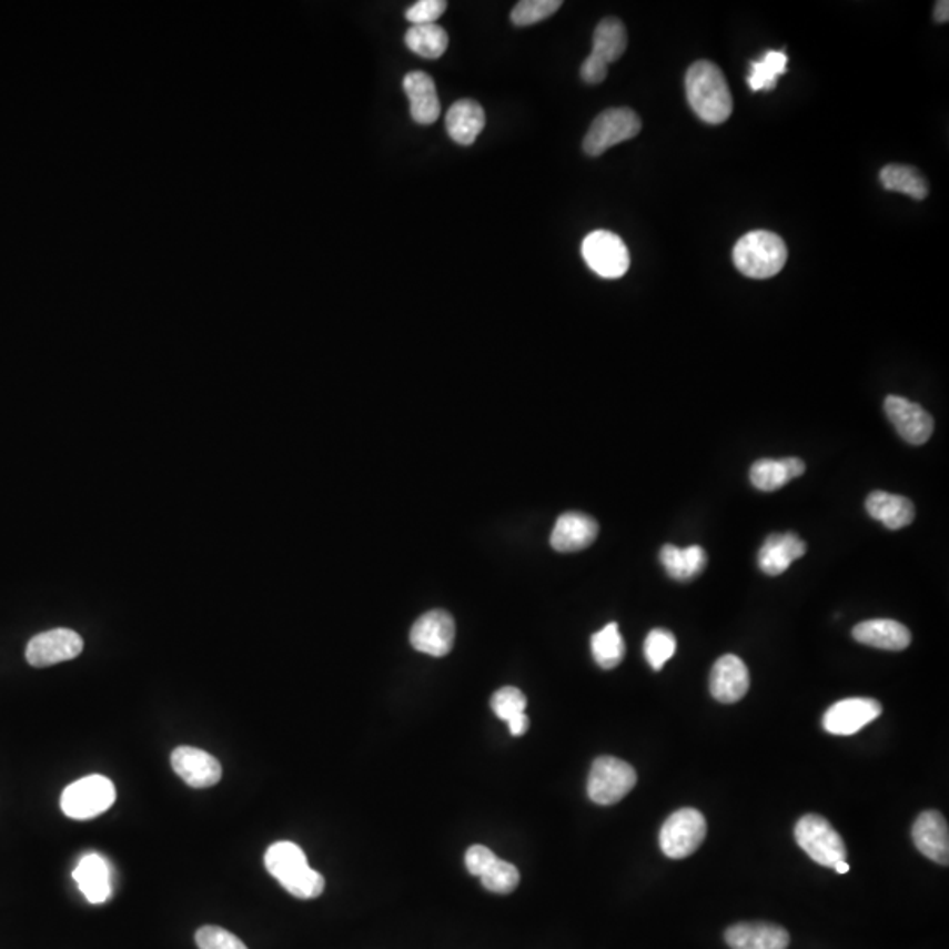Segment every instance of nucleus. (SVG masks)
Wrapping results in <instances>:
<instances>
[{"mask_svg": "<svg viewBox=\"0 0 949 949\" xmlns=\"http://www.w3.org/2000/svg\"><path fill=\"white\" fill-rule=\"evenodd\" d=\"M659 562L672 578L679 580V583H689L693 578L698 577L707 566V553L700 545L680 548L668 544L662 548Z\"/></svg>", "mask_w": 949, "mask_h": 949, "instance_id": "obj_27", "label": "nucleus"}, {"mask_svg": "<svg viewBox=\"0 0 949 949\" xmlns=\"http://www.w3.org/2000/svg\"><path fill=\"white\" fill-rule=\"evenodd\" d=\"M912 839L918 851L939 865L949 864V828L945 816L925 810L912 825Z\"/></svg>", "mask_w": 949, "mask_h": 949, "instance_id": "obj_16", "label": "nucleus"}, {"mask_svg": "<svg viewBox=\"0 0 949 949\" xmlns=\"http://www.w3.org/2000/svg\"><path fill=\"white\" fill-rule=\"evenodd\" d=\"M491 707L499 719L508 723V728H511V734L514 737L526 734L527 728H529V719L526 716L527 700L521 689L514 688V686H505V688L498 689L491 698Z\"/></svg>", "mask_w": 949, "mask_h": 949, "instance_id": "obj_28", "label": "nucleus"}, {"mask_svg": "<svg viewBox=\"0 0 949 949\" xmlns=\"http://www.w3.org/2000/svg\"><path fill=\"white\" fill-rule=\"evenodd\" d=\"M456 640V623L445 610H431L415 620L410 642L418 653L442 658L447 656Z\"/></svg>", "mask_w": 949, "mask_h": 949, "instance_id": "obj_11", "label": "nucleus"}, {"mask_svg": "<svg viewBox=\"0 0 949 949\" xmlns=\"http://www.w3.org/2000/svg\"><path fill=\"white\" fill-rule=\"evenodd\" d=\"M806 542L795 533H776L768 536L758 553V565L767 575L785 574L791 563L806 554Z\"/></svg>", "mask_w": 949, "mask_h": 949, "instance_id": "obj_20", "label": "nucleus"}, {"mask_svg": "<svg viewBox=\"0 0 949 949\" xmlns=\"http://www.w3.org/2000/svg\"><path fill=\"white\" fill-rule=\"evenodd\" d=\"M834 869L839 874H846L849 872V865L846 864V860L839 861V864L834 865Z\"/></svg>", "mask_w": 949, "mask_h": 949, "instance_id": "obj_40", "label": "nucleus"}, {"mask_svg": "<svg viewBox=\"0 0 949 949\" xmlns=\"http://www.w3.org/2000/svg\"><path fill=\"white\" fill-rule=\"evenodd\" d=\"M403 89L410 101V114L418 125H431L438 120L440 99L433 78L426 72H408L403 78Z\"/></svg>", "mask_w": 949, "mask_h": 949, "instance_id": "obj_19", "label": "nucleus"}, {"mask_svg": "<svg viewBox=\"0 0 949 949\" xmlns=\"http://www.w3.org/2000/svg\"><path fill=\"white\" fill-rule=\"evenodd\" d=\"M731 949H788L789 933L774 923H737L725 933Z\"/></svg>", "mask_w": 949, "mask_h": 949, "instance_id": "obj_21", "label": "nucleus"}, {"mask_svg": "<svg viewBox=\"0 0 949 949\" xmlns=\"http://www.w3.org/2000/svg\"><path fill=\"white\" fill-rule=\"evenodd\" d=\"M81 650L83 638L77 632L57 628L36 635L27 646L26 658L32 667L44 668L78 658Z\"/></svg>", "mask_w": 949, "mask_h": 949, "instance_id": "obj_10", "label": "nucleus"}, {"mask_svg": "<svg viewBox=\"0 0 949 949\" xmlns=\"http://www.w3.org/2000/svg\"><path fill=\"white\" fill-rule=\"evenodd\" d=\"M788 71V55L785 51H767L761 59L751 63V71L747 77V84L753 92L761 90H774L777 80Z\"/></svg>", "mask_w": 949, "mask_h": 949, "instance_id": "obj_32", "label": "nucleus"}, {"mask_svg": "<svg viewBox=\"0 0 949 949\" xmlns=\"http://www.w3.org/2000/svg\"><path fill=\"white\" fill-rule=\"evenodd\" d=\"M447 8L445 0H418L412 8L406 9L405 17L412 26H430L435 23Z\"/></svg>", "mask_w": 949, "mask_h": 949, "instance_id": "obj_37", "label": "nucleus"}, {"mask_svg": "<svg viewBox=\"0 0 949 949\" xmlns=\"http://www.w3.org/2000/svg\"><path fill=\"white\" fill-rule=\"evenodd\" d=\"M496 855L491 851L489 848H485V846H481V844H475L472 848L466 851V857H464V864H466V869L472 876H477L481 878L482 872H484L494 860H496Z\"/></svg>", "mask_w": 949, "mask_h": 949, "instance_id": "obj_38", "label": "nucleus"}, {"mask_svg": "<svg viewBox=\"0 0 949 949\" xmlns=\"http://www.w3.org/2000/svg\"><path fill=\"white\" fill-rule=\"evenodd\" d=\"M481 881L482 885H484L485 890H489L493 891V894L498 895H508L519 886L521 874L515 865L496 858V860H494L493 864L482 872Z\"/></svg>", "mask_w": 949, "mask_h": 949, "instance_id": "obj_33", "label": "nucleus"}, {"mask_svg": "<svg viewBox=\"0 0 949 949\" xmlns=\"http://www.w3.org/2000/svg\"><path fill=\"white\" fill-rule=\"evenodd\" d=\"M788 261V246L776 232L751 231L737 241L734 264L749 279H773Z\"/></svg>", "mask_w": 949, "mask_h": 949, "instance_id": "obj_3", "label": "nucleus"}, {"mask_svg": "<svg viewBox=\"0 0 949 949\" xmlns=\"http://www.w3.org/2000/svg\"><path fill=\"white\" fill-rule=\"evenodd\" d=\"M882 707L874 698H846L831 705L822 716V728L831 735L858 734L864 726L881 716Z\"/></svg>", "mask_w": 949, "mask_h": 949, "instance_id": "obj_12", "label": "nucleus"}, {"mask_svg": "<svg viewBox=\"0 0 949 949\" xmlns=\"http://www.w3.org/2000/svg\"><path fill=\"white\" fill-rule=\"evenodd\" d=\"M882 186L890 192H899V194L909 195L916 201H923L928 198L927 180L918 169L909 168V165L891 164L881 169L879 174Z\"/></svg>", "mask_w": 949, "mask_h": 949, "instance_id": "obj_29", "label": "nucleus"}, {"mask_svg": "<svg viewBox=\"0 0 949 949\" xmlns=\"http://www.w3.org/2000/svg\"><path fill=\"white\" fill-rule=\"evenodd\" d=\"M406 47L422 59H440L447 51L448 36L438 23L412 26L405 36Z\"/></svg>", "mask_w": 949, "mask_h": 949, "instance_id": "obj_30", "label": "nucleus"}, {"mask_svg": "<svg viewBox=\"0 0 949 949\" xmlns=\"http://www.w3.org/2000/svg\"><path fill=\"white\" fill-rule=\"evenodd\" d=\"M637 785L632 765L614 756L596 758L587 779V795L598 806H614Z\"/></svg>", "mask_w": 949, "mask_h": 949, "instance_id": "obj_5", "label": "nucleus"}, {"mask_svg": "<svg viewBox=\"0 0 949 949\" xmlns=\"http://www.w3.org/2000/svg\"><path fill=\"white\" fill-rule=\"evenodd\" d=\"M806 472V464L798 457H786V460H758L751 466L749 478L756 489L773 493L780 489L783 485L801 477Z\"/></svg>", "mask_w": 949, "mask_h": 949, "instance_id": "obj_25", "label": "nucleus"}, {"mask_svg": "<svg viewBox=\"0 0 949 949\" xmlns=\"http://www.w3.org/2000/svg\"><path fill=\"white\" fill-rule=\"evenodd\" d=\"M885 412L899 433L900 438L911 445H923L933 433V418L918 403L900 396H888L885 400Z\"/></svg>", "mask_w": 949, "mask_h": 949, "instance_id": "obj_13", "label": "nucleus"}, {"mask_svg": "<svg viewBox=\"0 0 949 949\" xmlns=\"http://www.w3.org/2000/svg\"><path fill=\"white\" fill-rule=\"evenodd\" d=\"M590 650L598 667L604 670L616 668L625 658L626 646L617 623H610L590 637Z\"/></svg>", "mask_w": 949, "mask_h": 949, "instance_id": "obj_31", "label": "nucleus"}, {"mask_svg": "<svg viewBox=\"0 0 949 949\" xmlns=\"http://www.w3.org/2000/svg\"><path fill=\"white\" fill-rule=\"evenodd\" d=\"M628 47V32L619 18H605L599 21L593 34V51L587 59L608 68V63L616 62L623 57Z\"/></svg>", "mask_w": 949, "mask_h": 949, "instance_id": "obj_26", "label": "nucleus"}, {"mask_svg": "<svg viewBox=\"0 0 949 949\" xmlns=\"http://www.w3.org/2000/svg\"><path fill=\"white\" fill-rule=\"evenodd\" d=\"M933 20L937 23H948L949 20V2L948 0H939L933 8Z\"/></svg>", "mask_w": 949, "mask_h": 949, "instance_id": "obj_39", "label": "nucleus"}, {"mask_svg": "<svg viewBox=\"0 0 949 949\" xmlns=\"http://www.w3.org/2000/svg\"><path fill=\"white\" fill-rule=\"evenodd\" d=\"M484 108L473 99H461L451 105L445 117V129L452 141L461 147H470L477 141L478 134L484 131Z\"/></svg>", "mask_w": 949, "mask_h": 949, "instance_id": "obj_23", "label": "nucleus"}, {"mask_svg": "<svg viewBox=\"0 0 949 949\" xmlns=\"http://www.w3.org/2000/svg\"><path fill=\"white\" fill-rule=\"evenodd\" d=\"M199 949H249L240 937L222 927H203L195 932Z\"/></svg>", "mask_w": 949, "mask_h": 949, "instance_id": "obj_36", "label": "nucleus"}, {"mask_svg": "<svg viewBox=\"0 0 949 949\" xmlns=\"http://www.w3.org/2000/svg\"><path fill=\"white\" fill-rule=\"evenodd\" d=\"M865 508L872 519L885 524L888 529H902L915 521L916 511L911 499L899 494L874 491L865 502Z\"/></svg>", "mask_w": 949, "mask_h": 949, "instance_id": "obj_24", "label": "nucleus"}, {"mask_svg": "<svg viewBox=\"0 0 949 949\" xmlns=\"http://www.w3.org/2000/svg\"><path fill=\"white\" fill-rule=\"evenodd\" d=\"M795 840L809 855L810 860H815L822 867H834L839 861L846 860L848 855L839 831L818 815H806L798 819Z\"/></svg>", "mask_w": 949, "mask_h": 949, "instance_id": "obj_7", "label": "nucleus"}, {"mask_svg": "<svg viewBox=\"0 0 949 949\" xmlns=\"http://www.w3.org/2000/svg\"><path fill=\"white\" fill-rule=\"evenodd\" d=\"M562 6V0H523L512 9L511 21L515 27L535 26L553 17Z\"/></svg>", "mask_w": 949, "mask_h": 949, "instance_id": "obj_34", "label": "nucleus"}, {"mask_svg": "<svg viewBox=\"0 0 949 949\" xmlns=\"http://www.w3.org/2000/svg\"><path fill=\"white\" fill-rule=\"evenodd\" d=\"M267 872L295 899L312 900L324 894L325 879L312 869L297 844L280 840L270 846L264 857Z\"/></svg>", "mask_w": 949, "mask_h": 949, "instance_id": "obj_2", "label": "nucleus"}, {"mask_svg": "<svg viewBox=\"0 0 949 949\" xmlns=\"http://www.w3.org/2000/svg\"><path fill=\"white\" fill-rule=\"evenodd\" d=\"M709 686L710 695L721 704L743 700L749 691V670L746 663L735 654H725L714 663Z\"/></svg>", "mask_w": 949, "mask_h": 949, "instance_id": "obj_15", "label": "nucleus"}, {"mask_svg": "<svg viewBox=\"0 0 949 949\" xmlns=\"http://www.w3.org/2000/svg\"><path fill=\"white\" fill-rule=\"evenodd\" d=\"M171 767L190 788H211L222 779L219 759L198 747H176L171 755Z\"/></svg>", "mask_w": 949, "mask_h": 949, "instance_id": "obj_14", "label": "nucleus"}, {"mask_svg": "<svg viewBox=\"0 0 949 949\" xmlns=\"http://www.w3.org/2000/svg\"><path fill=\"white\" fill-rule=\"evenodd\" d=\"M707 836V821L700 810H675L659 831V848L665 857L683 860L700 848Z\"/></svg>", "mask_w": 949, "mask_h": 949, "instance_id": "obj_8", "label": "nucleus"}, {"mask_svg": "<svg viewBox=\"0 0 949 949\" xmlns=\"http://www.w3.org/2000/svg\"><path fill=\"white\" fill-rule=\"evenodd\" d=\"M677 650V640L668 629L656 628L647 635L644 654L653 670L659 672Z\"/></svg>", "mask_w": 949, "mask_h": 949, "instance_id": "obj_35", "label": "nucleus"}, {"mask_svg": "<svg viewBox=\"0 0 949 949\" xmlns=\"http://www.w3.org/2000/svg\"><path fill=\"white\" fill-rule=\"evenodd\" d=\"M117 789L113 780L104 776H89L63 789L60 807L63 815L78 821L98 818L113 806Z\"/></svg>", "mask_w": 949, "mask_h": 949, "instance_id": "obj_4", "label": "nucleus"}, {"mask_svg": "<svg viewBox=\"0 0 949 949\" xmlns=\"http://www.w3.org/2000/svg\"><path fill=\"white\" fill-rule=\"evenodd\" d=\"M583 258L587 266L602 279L616 280L629 270V252L616 232L595 231L583 241Z\"/></svg>", "mask_w": 949, "mask_h": 949, "instance_id": "obj_9", "label": "nucleus"}, {"mask_svg": "<svg viewBox=\"0 0 949 949\" xmlns=\"http://www.w3.org/2000/svg\"><path fill=\"white\" fill-rule=\"evenodd\" d=\"M642 120L629 108H610L599 113L584 138V152L589 157H599L608 148L637 138Z\"/></svg>", "mask_w": 949, "mask_h": 949, "instance_id": "obj_6", "label": "nucleus"}, {"mask_svg": "<svg viewBox=\"0 0 949 949\" xmlns=\"http://www.w3.org/2000/svg\"><path fill=\"white\" fill-rule=\"evenodd\" d=\"M852 637L864 646L885 650H903L911 644V632L899 620H864L852 628Z\"/></svg>", "mask_w": 949, "mask_h": 949, "instance_id": "obj_22", "label": "nucleus"}, {"mask_svg": "<svg viewBox=\"0 0 949 949\" xmlns=\"http://www.w3.org/2000/svg\"><path fill=\"white\" fill-rule=\"evenodd\" d=\"M596 536H598V523L593 517L580 512H568L559 515V519L556 521L551 535V545L557 553H577L589 547L596 541Z\"/></svg>", "mask_w": 949, "mask_h": 949, "instance_id": "obj_17", "label": "nucleus"}, {"mask_svg": "<svg viewBox=\"0 0 949 949\" xmlns=\"http://www.w3.org/2000/svg\"><path fill=\"white\" fill-rule=\"evenodd\" d=\"M686 98L698 119L719 125L734 113V98L721 69L709 60H698L686 72Z\"/></svg>", "mask_w": 949, "mask_h": 949, "instance_id": "obj_1", "label": "nucleus"}, {"mask_svg": "<svg viewBox=\"0 0 949 949\" xmlns=\"http://www.w3.org/2000/svg\"><path fill=\"white\" fill-rule=\"evenodd\" d=\"M77 879L81 894L90 903H104L113 895V879H111V865L101 855L89 852L78 861L77 869L72 872Z\"/></svg>", "mask_w": 949, "mask_h": 949, "instance_id": "obj_18", "label": "nucleus"}]
</instances>
